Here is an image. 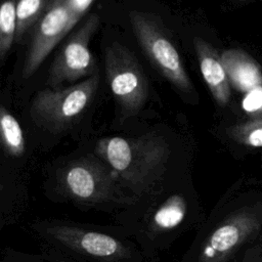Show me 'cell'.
Instances as JSON below:
<instances>
[{
	"instance_id": "17",
	"label": "cell",
	"mask_w": 262,
	"mask_h": 262,
	"mask_svg": "<svg viewBox=\"0 0 262 262\" xmlns=\"http://www.w3.org/2000/svg\"><path fill=\"white\" fill-rule=\"evenodd\" d=\"M242 106L248 114L262 113V86L255 87L247 92L243 98Z\"/></svg>"
},
{
	"instance_id": "14",
	"label": "cell",
	"mask_w": 262,
	"mask_h": 262,
	"mask_svg": "<svg viewBox=\"0 0 262 262\" xmlns=\"http://www.w3.org/2000/svg\"><path fill=\"white\" fill-rule=\"evenodd\" d=\"M16 3L15 0H2L0 7V59L3 61L15 42Z\"/></svg>"
},
{
	"instance_id": "4",
	"label": "cell",
	"mask_w": 262,
	"mask_h": 262,
	"mask_svg": "<svg viewBox=\"0 0 262 262\" xmlns=\"http://www.w3.org/2000/svg\"><path fill=\"white\" fill-rule=\"evenodd\" d=\"M92 151L116 172L123 186L135 198L183 174L175 166L171 143L157 133L103 137L95 143Z\"/></svg>"
},
{
	"instance_id": "8",
	"label": "cell",
	"mask_w": 262,
	"mask_h": 262,
	"mask_svg": "<svg viewBox=\"0 0 262 262\" xmlns=\"http://www.w3.org/2000/svg\"><path fill=\"white\" fill-rule=\"evenodd\" d=\"M129 16L132 31L152 66L177 90L189 94L192 91V83L171 40L145 14L131 11Z\"/></svg>"
},
{
	"instance_id": "16",
	"label": "cell",
	"mask_w": 262,
	"mask_h": 262,
	"mask_svg": "<svg viewBox=\"0 0 262 262\" xmlns=\"http://www.w3.org/2000/svg\"><path fill=\"white\" fill-rule=\"evenodd\" d=\"M0 262H47L40 253H27L11 247H4L1 251Z\"/></svg>"
},
{
	"instance_id": "12",
	"label": "cell",
	"mask_w": 262,
	"mask_h": 262,
	"mask_svg": "<svg viewBox=\"0 0 262 262\" xmlns=\"http://www.w3.org/2000/svg\"><path fill=\"white\" fill-rule=\"evenodd\" d=\"M229 83L241 92H249L262 86V69L247 52L228 49L220 55Z\"/></svg>"
},
{
	"instance_id": "3",
	"label": "cell",
	"mask_w": 262,
	"mask_h": 262,
	"mask_svg": "<svg viewBox=\"0 0 262 262\" xmlns=\"http://www.w3.org/2000/svg\"><path fill=\"white\" fill-rule=\"evenodd\" d=\"M43 191L52 203L111 215L136 199L123 186L116 172L93 151L64 159L48 169Z\"/></svg>"
},
{
	"instance_id": "10",
	"label": "cell",
	"mask_w": 262,
	"mask_h": 262,
	"mask_svg": "<svg viewBox=\"0 0 262 262\" xmlns=\"http://www.w3.org/2000/svg\"><path fill=\"white\" fill-rule=\"evenodd\" d=\"M99 24V16L92 13L69 37L50 67L47 79L49 88H58L64 82H74L95 74V60L89 43Z\"/></svg>"
},
{
	"instance_id": "11",
	"label": "cell",
	"mask_w": 262,
	"mask_h": 262,
	"mask_svg": "<svg viewBox=\"0 0 262 262\" xmlns=\"http://www.w3.org/2000/svg\"><path fill=\"white\" fill-rule=\"evenodd\" d=\"M193 47L201 74L212 96L219 105H226L230 99V87L220 55L211 44L200 37L193 38Z\"/></svg>"
},
{
	"instance_id": "2",
	"label": "cell",
	"mask_w": 262,
	"mask_h": 262,
	"mask_svg": "<svg viewBox=\"0 0 262 262\" xmlns=\"http://www.w3.org/2000/svg\"><path fill=\"white\" fill-rule=\"evenodd\" d=\"M26 229L47 262H146L139 247L117 224L37 217Z\"/></svg>"
},
{
	"instance_id": "15",
	"label": "cell",
	"mask_w": 262,
	"mask_h": 262,
	"mask_svg": "<svg viewBox=\"0 0 262 262\" xmlns=\"http://www.w3.org/2000/svg\"><path fill=\"white\" fill-rule=\"evenodd\" d=\"M227 133L231 139L239 144L262 147V113L256 114L245 123L230 127Z\"/></svg>"
},
{
	"instance_id": "7",
	"label": "cell",
	"mask_w": 262,
	"mask_h": 262,
	"mask_svg": "<svg viewBox=\"0 0 262 262\" xmlns=\"http://www.w3.org/2000/svg\"><path fill=\"white\" fill-rule=\"evenodd\" d=\"M106 81L126 116L137 114L148 97V81L134 54L118 41L105 50Z\"/></svg>"
},
{
	"instance_id": "6",
	"label": "cell",
	"mask_w": 262,
	"mask_h": 262,
	"mask_svg": "<svg viewBox=\"0 0 262 262\" xmlns=\"http://www.w3.org/2000/svg\"><path fill=\"white\" fill-rule=\"evenodd\" d=\"M99 85V75L63 88L39 91L30 105L32 121L50 133L57 134L70 128L91 103Z\"/></svg>"
},
{
	"instance_id": "1",
	"label": "cell",
	"mask_w": 262,
	"mask_h": 262,
	"mask_svg": "<svg viewBox=\"0 0 262 262\" xmlns=\"http://www.w3.org/2000/svg\"><path fill=\"white\" fill-rule=\"evenodd\" d=\"M113 217L139 247L146 262H159L178 238L198 229L205 220L199 193L187 174L174 176L137 196Z\"/></svg>"
},
{
	"instance_id": "5",
	"label": "cell",
	"mask_w": 262,
	"mask_h": 262,
	"mask_svg": "<svg viewBox=\"0 0 262 262\" xmlns=\"http://www.w3.org/2000/svg\"><path fill=\"white\" fill-rule=\"evenodd\" d=\"M262 226V205L222 202L203 221L181 262H231Z\"/></svg>"
},
{
	"instance_id": "9",
	"label": "cell",
	"mask_w": 262,
	"mask_h": 262,
	"mask_svg": "<svg viewBox=\"0 0 262 262\" xmlns=\"http://www.w3.org/2000/svg\"><path fill=\"white\" fill-rule=\"evenodd\" d=\"M83 11L75 0H51L46 11L35 26L23 68V78L28 79L62 38L75 27Z\"/></svg>"
},
{
	"instance_id": "13",
	"label": "cell",
	"mask_w": 262,
	"mask_h": 262,
	"mask_svg": "<svg viewBox=\"0 0 262 262\" xmlns=\"http://www.w3.org/2000/svg\"><path fill=\"white\" fill-rule=\"evenodd\" d=\"M49 3L47 0H17L15 42L19 43L30 28L37 25Z\"/></svg>"
},
{
	"instance_id": "18",
	"label": "cell",
	"mask_w": 262,
	"mask_h": 262,
	"mask_svg": "<svg viewBox=\"0 0 262 262\" xmlns=\"http://www.w3.org/2000/svg\"><path fill=\"white\" fill-rule=\"evenodd\" d=\"M233 262H246V260H236V261H233Z\"/></svg>"
}]
</instances>
